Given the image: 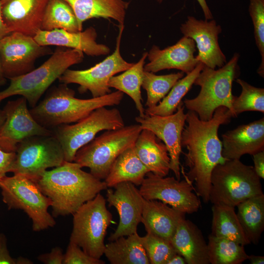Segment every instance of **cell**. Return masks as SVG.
Masks as SVG:
<instances>
[{
	"label": "cell",
	"mask_w": 264,
	"mask_h": 264,
	"mask_svg": "<svg viewBox=\"0 0 264 264\" xmlns=\"http://www.w3.org/2000/svg\"><path fill=\"white\" fill-rule=\"evenodd\" d=\"M183 76L182 72L157 75L144 70L142 87L147 92L145 106L149 108L157 105Z\"/></svg>",
	"instance_id": "cell-35"
},
{
	"label": "cell",
	"mask_w": 264,
	"mask_h": 264,
	"mask_svg": "<svg viewBox=\"0 0 264 264\" xmlns=\"http://www.w3.org/2000/svg\"><path fill=\"white\" fill-rule=\"evenodd\" d=\"M64 255L62 249L56 246L50 252L39 255L37 259L45 264H63Z\"/></svg>",
	"instance_id": "cell-41"
},
{
	"label": "cell",
	"mask_w": 264,
	"mask_h": 264,
	"mask_svg": "<svg viewBox=\"0 0 264 264\" xmlns=\"http://www.w3.org/2000/svg\"><path fill=\"white\" fill-rule=\"evenodd\" d=\"M188 264H209L207 243L199 229L185 218L179 222L170 240Z\"/></svg>",
	"instance_id": "cell-23"
},
{
	"label": "cell",
	"mask_w": 264,
	"mask_h": 264,
	"mask_svg": "<svg viewBox=\"0 0 264 264\" xmlns=\"http://www.w3.org/2000/svg\"><path fill=\"white\" fill-rule=\"evenodd\" d=\"M180 29L184 36L195 42L198 50L196 56L198 61L212 69L221 67L226 63V56L218 42L221 28L215 20H198L188 16Z\"/></svg>",
	"instance_id": "cell-18"
},
{
	"label": "cell",
	"mask_w": 264,
	"mask_h": 264,
	"mask_svg": "<svg viewBox=\"0 0 264 264\" xmlns=\"http://www.w3.org/2000/svg\"><path fill=\"white\" fill-rule=\"evenodd\" d=\"M63 29L80 31L76 16L71 6L64 0H49L42 19L41 30Z\"/></svg>",
	"instance_id": "cell-33"
},
{
	"label": "cell",
	"mask_w": 264,
	"mask_h": 264,
	"mask_svg": "<svg viewBox=\"0 0 264 264\" xmlns=\"http://www.w3.org/2000/svg\"><path fill=\"white\" fill-rule=\"evenodd\" d=\"M6 78L5 77L0 58V88L1 86H3L6 82Z\"/></svg>",
	"instance_id": "cell-48"
},
{
	"label": "cell",
	"mask_w": 264,
	"mask_h": 264,
	"mask_svg": "<svg viewBox=\"0 0 264 264\" xmlns=\"http://www.w3.org/2000/svg\"><path fill=\"white\" fill-rule=\"evenodd\" d=\"M148 52H144L138 62L120 75L113 76L109 81L110 88H113L129 95L133 101L140 116L145 114L141 88L144 76V67Z\"/></svg>",
	"instance_id": "cell-31"
},
{
	"label": "cell",
	"mask_w": 264,
	"mask_h": 264,
	"mask_svg": "<svg viewBox=\"0 0 264 264\" xmlns=\"http://www.w3.org/2000/svg\"><path fill=\"white\" fill-rule=\"evenodd\" d=\"M186 113L181 101L175 112L167 116L148 115L137 116L136 122L142 129L152 131L166 145L170 158V170L177 179H180V156L182 152L181 136Z\"/></svg>",
	"instance_id": "cell-16"
},
{
	"label": "cell",
	"mask_w": 264,
	"mask_h": 264,
	"mask_svg": "<svg viewBox=\"0 0 264 264\" xmlns=\"http://www.w3.org/2000/svg\"><path fill=\"white\" fill-rule=\"evenodd\" d=\"M73 226L69 242L96 259L104 255L107 230L112 216L106 206V200L98 193L81 205L73 214Z\"/></svg>",
	"instance_id": "cell-9"
},
{
	"label": "cell",
	"mask_w": 264,
	"mask_h": 264,
	"mask_svg": "<svg viewBox=\"0 0 264 264\" xmlns=\"http://www.w3.org/2000/svg\"><path fill=\"white\" fill-rule=\"evenodd\" d=\"M140 186L139 192L145 199L161 201L185 214L197 212L201 207L194 187L185 178L180 180L148 172Z\"/></svg>",
	"instance_id": "cell-13"
},
{
	"label": "cell",
	"mask_w": 264,
	"mask_h": 264,
	"mask_svg": "<svg viewBox=\"0 0 264 264\" xmlns=\"http://www.w3.org/2000/svg\"><path fill=\"white\" fill-rule=\"evenodd\" d=\"M186 115L187 125L182 132L181 146L187 149L184 154L189 171L184 176L191 183H195L197 195L208 203L212 172L217 164L226 160L222 156L218 130L232 117L228 109L223 106L217 108L207 121L200 120L193 111L188 110Z\"/></svg>",
	"instance_id": "cell-1"
},
{
	"label": "cell",
	"mask_w": 264,
	"mask_h": 264,
	"mask_svg": "<svg viewBox=\"0 0 264 264\" xmlns=\"http://www.w3.org/2000/svg\"><path fill=\"white\" fill-rule=\"evenodd\" d=\"M124 24H119V33L115 50L112 54L92 67L84 70L67 69L58 79L61 83L76 84L78 91L83 93L90 92L92 97H99L110 93L109 86L110 78L132 67L134 63L126 61L120 52Z\"/></svg>",
	"instance_id": "cell-12"
},
{
	"label": "cell",
	"mask_w": 264,
	"mask_h": 264,
	"mask_svg": "<svg viewBox=\"0 0 264 264\" xmlns=\"http://www.w3.org/2000/svg\"><path fill=\"white\" fill-rule=\"evenodd\" d=\"M236 82L242 88L239 96H234L232 102V117L247 111L264 112V89L251 85L246 81L237 79Z\"/></svg>",
	"instance_id": "cell-36"
},
{
	"label": "cell",
	"mask_w": 264,
	"mask_h": 264,
	"mask_svg": "<svg viewBox=\"0 0 264 264\" xmlns=\"http://www.w3.org/2000/svg\"><path fill=\"white\" fill-rule=\"evenodd\" d=\"M67 85L61 83L52 88L45 97L29 110L35 120L42 126L51 130L63 125L77 122L95 110L118 105L124 93L117 90L99 97L79 99Z\"/></svg>",
	"instance_id": "cell-3"
},
{
	"label": "cell",
	"mask_w": 264,
	"mask_h": 264,
	"mask_svg": "<svg viewBox=\"0 0 264 264\" xmlns=\"http://www.w3.org/2000/svg\"><path fill=\"white\" fill-rule=\"evenodd\" d=\"M260 179L253 166L240 159L226 160L212 172L209 201L235 207L249 198L264 194Z\"/></svg>",
	"instance_id": "cell-6"
},
{
	"label": "cell",
	"mask_w": 264,
	"mask_h": 264,
	"mask_svg": "<svg viewBox=\"0 0 264 264\" xmlns=\"http://www.w3.org/2000/svg\"><path fill=\"white\" fill-rule=\"evenodd\" d=\"M137 232L120 237L105 245L104 254L111 264H150Z\"/></svg>",
	"instance_id": "cell-28"
},
{
	"label": "cell",
	"mask_w": 264,
	"mask_h": 264,
	"mask_svg": "<svg viewBox=\"0 0 264 264\" xmlns=\"http://www.w3.org/2000/svg\"><path fill=\"white\" fill-rule=\"evenodd\" d=\"M185 214L161 201L145 199L141 222L147 233L170 241Z\"/></svg>",
	"instance_id": "cell-24"
},
{
	"label": "cell",
	"mask_w": 264,
	"mask_h": 264,
	"mask_svg": "<svg viewBox=\"0 0 264 264\" xmlns=\"http://www.w3.org/2000/svg\"><path fill=\"white\" fill-rule=\"evenodd\" d=\"M124 126L125 123L119 110L103 107L74 124H63L51 130L62 146L65 160L73 162L77 151L92 141L99 132Z\"/></svg>",
	"instance_id": "cell-10"
},
{
	"label": "cell",
	"mask_w": 264,
	"mask_h": 264,
	"mask_svg": "<svg viewBox=\"0 0 264 264\" xmlns=\"http://www.w3.org/2000/svg\"><path fill=\"white\" fill-rule=\"evenodd\" d=\"M49 0H0L3 20L11 32L34 37Z\"/></svg>",
	"instance_id": "cell-19"
},
{
	"label": "cell",
	"mask_w": 264,
	"mask_h": 264,
	"mask_svg": "<svg viewBox=\"0 0 264 264\" xmlns=\"http://www.w3.org/2000/svg\"><path fill=\"white\" fill-rule=\"evenodd\" d=\"M97 36L95 29L91 26L83 31L78 32L58 29L51 31L40 30L34 38L42 46L56 45L78 49L91 56L109 54L110 48L105 44L97 43Z\"/></svg>",
	"instance_id": "cell-22"
},
{
	"label": "cell",
	"mask_w": 264,
	"mask_h": 264,
	"mask_svg": "<svg viewBox=\"0 0 264 264\" xmlns=\"http://www.w3.org/2000/svg\"><path fill=\"white\" fill-rule=\"evenodd\" d=\"M142 130L138 123L107 130L79 149L73 161L82 168H88L96 178L105 179L115 159L134 145Z\"/></svg>",
	"instance_id": "cell-7"
},
{
	"label": "cell",
	"mask_w": 264,
	"mask_h": 264,
	"mask_svg": "<svg viewBox=\"0 0 264 264\" xmlns=\"http://www.w3.org/2000/svg\"><path fill=\"white\" fill-rule=\"evenodd\" d=\"M10 172L37 181L49 168L65 160L63 149L53 134L27 138L18 144Z\"/></svg>",
	"instance_id": "cell-11"
},
{
	"label": "cell",
	"mask_w": 264,
	"mask_h": 264,
	"mask_svg": "<svg viewBox=\"0 0 264 264\" xmlns=\"http://www.w3.org/2000/svg\"><path fill=\"white\" fill-rule=\"evenodd\" d=\"M11 33L7 27L2 19L0 0V40Z\"/></svg>",
	"instance_id": "cell-45"
},
{
	"label": "cell",
	"mask_w": 264,
	"mask_h": 264,
	"mask_svg": "<svg viewBox=\"0 0 264 264\" xmlns=\"http://www.w3.org/2000/svg\"><path fill=\"white\" fill-rule=\"evenodd\" d=\"M47 46L40 45L34 37L13 32L0 40V58L6 78L25 74L35 68L37 59L50 54Z\"/></svg>",
	"instance_id": "cell-14"
},
{
	"label": "cell",
	"mask_w": 264,
	"mask_h": 264,
	"mask_svg": "<svg viewBox=\"0 0 264 264\" xmlns=\"http://www.w3.org/2000/svg\"><path fill=\"white\" fill-rule=\"evenodd\" d=\"M84 53L79 50L57 48L42 65L31 71L10 79L9 85L0 90V103L6 98L21 95L33 108L52 84L71 66L80 63Z\"/></svg>",
	"instance_id": "cell-5"
},
{
	"label": "cell",
	"mask_w": 264,
	"mask_h": 264,
	"mask_svg": "<svg viewBox=\"0 0 264 264\" xmlns=\"http://www.w3.org/2000/svg\"><path fill=\"white\" fill-rule=\"evenodd\" d=\"M196 48L195 42L184 36L175 44L164 49L154 45L148 52L149 62L144 65V69L155 73L176 69L187 74L200 63L194 56Z\"/></svg>",
	"instance_id": "cell-20"
},
{
	"label": "cell",
	"mask_w": 264,
	"mask_h": 264,
	"mask_svg": "<svg viewBox=\"0 0 264 264\" xmlns=\"http://www.w3.org/2000/svg\"><path fill=\"white\" fill-rule=\"evenodd\" d=\"M5 115L4 112L2 110L0 109V130L5 121Z\"/></svg>",
	"instance_id": "cell-49"
},
{
	"label": "cell",
	"mask_w": 264,
	"mask_h": 264,
	"mask_svg": "<svg viewBox=\"0 0 264 264\" xmlns=\"http://www.w3.org/2000/svg\"><path fill=\"white\" fill-rule=\"evenodd\" d=\"M107 191V201L110 207L117 210L119 223L108 240L113 241L120 237L137 232L138 225L141 222L145 198L135 185L129 182L118 183Z\"/></svg>",
	"instance_id": "cell-17"
},
{
	"label": "cell",
	"mask_w": 264,
	"mask_h": 264,
	"mask_svg": "<svg viewBox=\"0 0 264 264\" xmlns=\"http://www.w3.org/2000/svg\"><path fill=\"white\" fill-rule=\"evenodd\" d=\"M211 235L233 241L242 245L250 244L238 219L235 207L213 204Z\"/></svg>",
	"instance_id": "cell-30"
},
{
	"label": "cell",
	"mask_w": 264,
	"mask_h": 264,
	"mask_svg": "<svg viewBox=\"0 0 264 264\" xmlns=\"http://www.w3.org/2000/svg\"><path fill=\"white\" fill-rule=\"evenodd\" d=\"M82 168L74 161H65L46 170L36 181L51 201L53 217L72 215L84 203L108 188L104 180Z\"/></svg>",
	"instance_id": "cell-2"
},
{
	"label": "cell",
	"mask_w": 264,
	"mask_h": 264,
	"mask_svg": "<svg viewBox=\"0 0 264 264\" xmlns=\"http://www.w3.org/2000/svg\"><path fill=\"white\" fill-rule=\"evenodd\" d=\"M33 263L30 260L19 257L13 258L10 254L7 248L5 236L0 234V264H30Z\"/></svg>",
	"instance_id": "cell-40"
},
{
	"label": "cell",
	"mask_w": 264,
	"mask_h": 264,
	"mask_svg": "<svg viewBox=\"0 0 264 264\" xmlns=\"http://www.w3.org/2000/svg\"><path fill=\"white\" fill-rule=\"evenodd\" d=\"M149 172L136 154L134 145L120 154L113 162L104 179L108 188L129 182L140 185Z\"/></svg>",
	"instance_id": "cell-27"
},
{
	"label": "cell",
	"mask_w": 264,
	"mask_h": 264,
	"mask_svg": "<svg viewBox=\"0 0 264 264\" xmlns=\"http://www.w3.org/2000/svg\"><path fill=\"white\" fill-rule=\"evenodd\" d=\"M140 240L151 264H167L168 260L177 253L170 240L147 233Z\"/></svg>",
	"instance_id": "cell-37"
},
{
	"label": "cell",
	"mask_w": 264,
	"mask_h": 264,
	"mask_svg": "<svg viewBox=\"0 0 264 264\" xmlns=\"http://www.w3.org/2000/svg\"><path fill=\"white\" fill-rule=\"evenodd\" d=\"M76 16L80 31L84 22L92 18L112 19L124 24L130 2L124 0H64Z\"/></svg>",
	"instance_id": "cell-26"
},
{
	"label": "cell",
	"mask_w": 264,
	"mask_h": 264,
	"mask_svg": "<svg viewBox=\"0 0 264 264\" xmlns=\"http://www.w3.org/2000/svg\"><path fill=\"white\" fill-rule=\"evenodd\" d=\"M253 155L254 170L257 175L264 178V151L257 153Z\"/></svg>",
	"instance_id": "cell-43"
},
{
	"label": "cell",
	"mask_w": 264,
	"mask_h": 264,
	"mask_svg": "<svg viewBox=\"0 0 264 264\" xmlns=\"http://www.w3.org/2000/svg\"><path fill=\"white\" fill-rule=\"evenodd\" d=\"M100 259H96L87 254L76 244L69 242L64 255L63 264H104Z\"/></svg>",
	"instance_id": "cell-39"
},
{
	"label": "cell",
	"mask_w": 264,
	"mask_h": 264,
	"mask_svg": "<svg viewBox=\"0 0 264 264\" xmlns=\"http://www.w3.org/2000/svg\"><path fill=\"white\" fill-rule=\"evenodd\" d=\"M23 97L8 101L3 110L5 121L0 130V149L15 152L17 145L24 139L36 135L53 134L51 130L39 124L31 115Z\"/></svg>",
	"instance_id": "cell-15"
},
{
	"label": "cell",
	"mask_w": 264,
	"mask_h": 264,
	"mask_svg": "<svg viewBox=\"0 0 264 264\" xmlns=\"http://www.w3.org/2000/svg\"><path fill=\"white\" fill-rule=\"evenodd\" d=\"M251 264H264V257L254 255H248V259Z\"/></svg>",
	"instance_id": "cell-47"
},
{
	"label": "cell",
	"mask_w": 264,
	"mask_h": 264,
	"mask_svg": "<svg viewBox=\"0 0 264 264\" xmlns=\"http://www.w3.org/2000/svg\"><path fill=\"white\" fill-rule=\"evenodd\" d=\"M135 152L149 172L166 176L170 170L167 148L152 131L142 129L134 145Z\"/></svg>",
	"instance_id": "cell-25"
},
{
	"label": "cell",
	"mask_w": 264,
	"mask_h": 264,
	"mask_svg": "<svg viewBox=\"0 0 264 264\" xmlns=\"http://www.w3.org/2000/svg\"><path fill=\"white\" fill-rule=\"evenodd\" d=\"M156 0L159 3H161L163 0ZM197 1L198 2L202 9L205 20H210L212 19V14L206 2V0H197Z\"/></svg>",
	"instance_id": "cell-44"
},
{
	"label": "cell",
	"mask_w": 264,
	"mask_h": 264,
	"mask_svg": "<svg viewBox=\"0 0 264 264\" xmlns=\"http://www.w3.org/2000/svg\"><path fill=\"white\" fill-rule=\"evenodd\" d=\"M185 259L180 254L176 253L173 255L167 262V264H185Z\"/></svg>",
	"instance_id": "cell-46"
},
{
	"label": "cell",
	"mask_w": 264,
	"mask_h": 264,
	"mask_svg": "<svg viewBox=\"0 0 264 264\" xmlns=\"http://www.w3.org/2000/svg\"><path fill=\"white\" fill-rule=\"evenodd\" d=\"M238 53L218 69L204 66L194 84L200 87L198 94L192 99H185L184 105L188 110L196 112L203 121L211 119L220 107L227 108L232 117L233 82L237 76Z\"/></svg>",
	"instance_id": "cell-4"
},
{
	"label": "cell",
	"mask_w": 264,
	"mask_h": 264,
	"mask_svg": "<svg viewBox=\"0 0 264 264\" xmlns=\"http://www.w3.org/2000/svg\"><path fill=\"white\" fill-rule=\"evenodd\" d=\"M238 219L245 237L257 244L264 230V195L249 198L237 206Z\"/></svg>",
	"instance_id": "cell-29"
},
{
	"label": "cell",
	"mask_w": 264,
	"mask_h": 264,
	"mask_svg": "<svg viewBox=\"0 0 264 264\" xmlns=\"http://www.w3.org/2000/svg\"><path fill=\"white\" fill-rule=\"evenodd\" d=\"M3 201L9 209L22 210L32 221V230L41 231L54 227L56 222L48 212L50 199L41 191L37 182L20 175L0 179Z\"/></svg>",
	"instance_id": "cell-8"
},
{
	"label": "cell",
	"mask_w": 264,
	"mask_h": 264,
	"mask_svg": "<svg viewBox=\"0 0 264 264\" xmlns=\"http://www.w3.org/2000/svg\"><path fill=\"white\" fill-rule=\"evenodd\" d=\"M221 143L225 160L240 159L244 154L264 151V118L226 132L222 134Z\"/></svg>",
	"instance_id": "cell-21"
},
{
	"label": "cell",
	"mask_w": 264,
	"mask_h": 264,
	"mask_svg": "<svg viewBox=\"0 0 264 264\" xmlns=\"http://www.w3.org/2000/svg\"><path fill=\"white\" fill-rule=\"evenodd\" d=\"M207 249L211 264H241L248 259L243 245L211 234L208 237Z\"/></svg>",
	"instance_id": "cell-34"
},
{
	"label": "cell",
	"mask_w": 264,
	"mask_h": 264,
	"mask_svg": "<svg viewBox=\"0 0 264 264\" xmlns=\"http://www.w3.org/2000/svg\"><path fill=\"white\" fill-rule=\"evenodd\" d=\"M16 157V152H7L0 149V179L10 172Z\"/></svg>",
	"instance_id": "cell-42"
},
{
	"label": "cell",
	"mask_w": 264,
	"mask_h": 264,
	"mask_svg": "<svg viewBox=\"0 0 264 264\" xmlns=\"http://www.w3.org/2000/svg\"><path fill=\"white\" fill-rule=\"evenodd\" d=\"M204 66L199 63L190 73L178 80L157 105L145 109V114L164 116L175 112L182 99L191 89Z\"/></svg>",
	"instance_id": "cell-32"
},
{
	"label": "cell",
	"mask_w": 264,
	"mask_h": 264,
	"mask_svg": "<svg viewBox=\"0 0 264 264\" xmlns=\"http://www.w3.org/2000/svg\"><path fill=\"white\" fill-rule=\"evenodd\" d=\"M249 13L251 18L255 42L261 56L257 73L264 77V0H249Z\"/></svg>",
	"instance_id": "cell-38"
}]
</instances>
